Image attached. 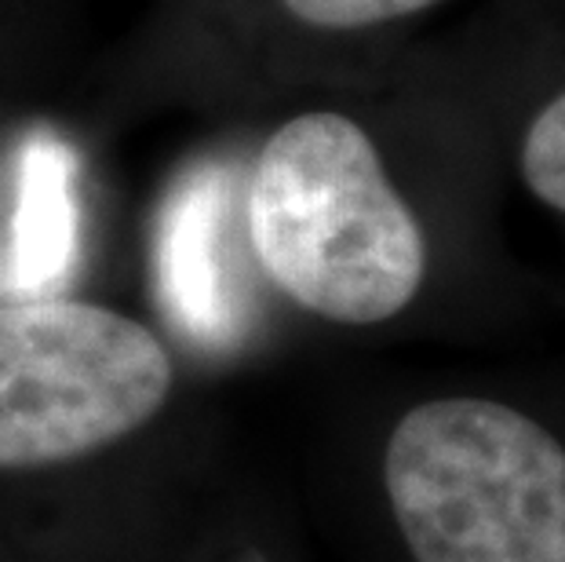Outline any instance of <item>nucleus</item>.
Listing matches in <instances>:
<instances>
[{
	"mask_svg": "<svg viewBox=\"0 0 565 562\" xmlns=\"http://www.w3.org/2000/svg\"><path fill=\"white\" fill-rule=\"evenodd\" d=\"M245 220L274 289L324 321L376 326L424 285V231L343 114H299L263 142Z\"/></svg>",
	"mask_w": 565,
	"mask_h": 562,
	"instance_id": "obj_1",
	"label": "nucleus"
},
{
	"mask_svg": "<svg viewBox=\"0 0 565 562\" xmlns=\"http://www.w3.org/2000/svg\"><path fill=\"white\" fill-rule=\"evenodd\" d=\"M383 486L416 562H565V446L503 402L408 410Z\"/></svg>",
	"mask_w": 565,
	"mask_h": 562,
	"instance_id": "obj_2",
	"label": "nucleus"
},
{
	"mask_svg": "<svg viewBox=\"0 0 565 562\" xmlns=\"http://www.w3.org/2000/svg\"><path fill=\"white\" fill-rule=\"evenodd\" d=\"M172 384V354L139 318L70 296L0 304V471L117 446L164 410Z\"/></svg>",
	"mask_w": 565,
	"mask_h": 562,
	"instance_id": "obj_3",
	"label": "nucleus"
},
{
	"mask_svg": "<svg viewBox=\"0 0 565 562\" xmlns=\"http://www.w3.org/2000/svg\"><path fill=\"white\" fill-rule=\"evenodd\" d=\"M30 223L22 220V259L33 263L38 274L58 259V248L66 242V226L58 223V212L66 209L63 198V169H58V150H33L30 158Z\"/></svg>",
	"mask_w": 565,
	"mask_h": 562,
	"instance_id": "obj_4",
	"label": "nucleus"
},
{
	"mask_svg": "<svg viewBox=\"0 0 565 562\" xmlns=\"http://www.w3.org/2000/svg\"><path fill=\"white\" fill-rule=\"evenodd\" d=\"M522 176L540 201L565 212V92L529 125L522 142Z\"/></svg>",
	"mask_w": 565,
	"mask_h": 562,
	"instance_id": "obj_5",
	"label": "nucleus"
},
{
	"mask_svg": "<svg viewBox=\"0 0 565 562\" xmlns=\"http://www.w3.org/2000/svg\"><path fill=\"white\" fill-rule=\"evenodd\" d=\"M288 15L318 30H365L416 15L438 0H281Z\"/></svg>",
	"mask_w": 565,
	"mask_h": 562,
	"instance_id": "obj_6",
	"label": "nucleus"
}]
</instances>
